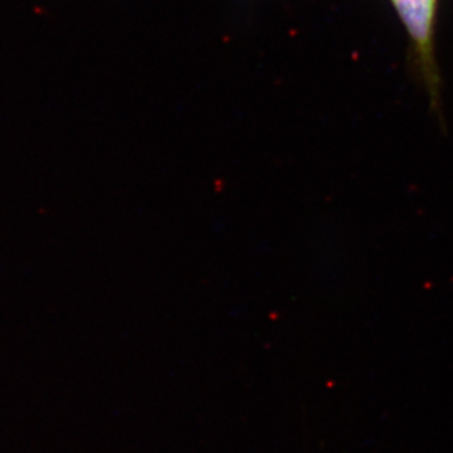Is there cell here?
Wrapping results in <instances>:
<instances>
[{
  "instance_id": "6da1fadb",
  "label": "cell",
  "mask_w": 453,
  "mask_h": 453,
  "mask_svg": "<svg viewBox=\"0 0 453 453\" xmlns=\"http://www.w3.org/2000/svg\"><path fill=\"white\" fill-rule=\"evenodd\" d=\"M395 11L403 20L414 43V50L421 59L427 77L428 88L436 106L437 81L434 77V31L437 0H392Z\"/></svg>"
}]
</instances>
